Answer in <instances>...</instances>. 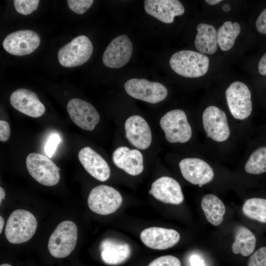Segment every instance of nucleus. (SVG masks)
<instances>
[{
  "label": "nucleus",
  "mask_w": 266,
  "mask_h": 266,
  "mask_svg": "<svg viewBox=\"0 0 266 266\" xmlns=\"http://www.w3.org/2000/svg\"><path fill=\"white\" fill-rule=\"evenodd\" d=\"M169 65L177 74L185 77L196 78L202 76L207 72L209 59L200 53L184 50L173 54Z\"/></svg>",
  "instance_id": "obj_1"
},
{
  "label": "nucleus",
  "mask_w": 266,
  "mask_h": 266,
  "mask_svg": "<svg viewBox=\"0 0 266 266\" xmlns=\"http://www.w3.org/2000/svg\"><path fill=\"white\" fill-rule=\"evenodd\" d=\"M37 226L36 219L31 212L24 209L15 210L7 219L5 237L12 244L24 243L33 236Z\"/></svg>",
  "instance_id": "obj_2"
},
{
  "label": "nucleus",
  "mask_w": 266,
  "mask_h": 266,
  "mask_svg": "<svg viewBox=\"0 0 266 266\" xmlns=\"http://www.w3.org/2000/svg\"><path fill=\"white\" fill-rule=\"evenodd\" d=\"M77 240V228L71 221L60 223L51 234L48 243L50 254L57 258L68 256L74 250Z\"/></svg>",
  "instance_id": "obj_3"
},
{
  "label": "nucleus",
  "mask_w": 266,
  "mask_h": 266,
  "mask_svg": "<svg viewBox=\"0 0 266 266\" xmlns=\"http://www.w3.org/2000/svg\"><path fill=\"white\" fill-rule=\"evenodd\" d=\"M160 125L166 140L172 143H185L192 135V128L186 113L179 109L166 112L160 119Z\"/></svg>",
  "instance_id": "obj_4"
},
{
  "label": "nucleus",
  "mask_w": 266,
  "mask_h": 266,
  "mask_svg": "<svg viewBox=\"0 0 266 266\" xmlns=\"http://www.w3.org/2000/svg\"><path fill=\"white\" fill-rule=\"evenodd\" d=\"M93 50V46L89 38L81 35L74 38L59 50L58 61L62 66L66 67L79 66L89 60Z\"/></svg>",
  "instance_id": "obj_5"
},
{
  "label": "nucleus",
  "mask_w": 266,
  "mask_h": 266,
  "mask_svg": "<svg viewBox=\"0 0 266 266\" xmlns=\"http://www.w3.org/2000/svg\"><path fill=\"white\" fill-rule=\"evenodd\" d=\"M26 164L30 174L41 185L52 186L59 182L60 169L47 157L39 153H31L26 158Z\"/></svg>",
  "instance_id": "obj_6"
},
{
  "label": "nucleus",
  "mask_w": 266,
  "mask_h": 266,
  "mask_svg": "<svg viewBox=\"0 0 266 266\" xmlns=\"http://www.w3.org/2000/svg\"><path fill=\"white\" fill-rule=\"evenodd\" d=\"M122 202L120 193L114 188L105 185H100L92 189L87 200L89 208L102 215L115 212Z\"/></svg>",
  "instance_id": "obj_7"
},
{
  "label": "nucleus",
  "mask_w": 266,
  "mask_h": 266,
  "mask_svg": "<svg viewBox=\"0 0 266 266\" xmlns=\"http://www.w3.org/2000/svg\"><path fill=\"white\" fill-rule=\"evenodd\" d=\"M225 96L231 113L234 118L244 120L250 115L251 94L246 85L238 81L233 82L227 89Z\"/></svg>",
  "instance_id": "obj_8"
},
{
  "label": "nucleus",
  "mask_w": 266,
  "mask_h": 266,
  "mask_svg": "<svg viewBox=\"0 0 266 266\" xmlns=\"http://www.w3.org/2000/svg\"><path fill=\"white\" fill-rule=\"evenodd\" d=\"M124 88L131 97L150 103L161 102L167 95V89L164 85L145 79H130L125 83Z\"/></svg>",
  "instance_id": "obj_9"
},
{
  "label": "nucleus",
  "mask_w": 266,
  "mask_h": 266,
  "mask_svg": "<svg viewBox=\"0 0 266 266\" xmlns=\"http://www.w3.org/2000/svg\"><path fill=\"white\" fill-rule=\"evenodd\" d=\"M40 39L33 31H17L8 34L2 46L8 53L16 56H25L33 52L39 46Z\"/></svg>",
  "instance_id": "obj_10"
},
{
  "label": "nucleus",
  "mask_w": 266,
  "mask_h": 266,
  "mask_svg": "<svg viewBox=\"0 0 266 266\" xmlns=\"http://www.w3.org/2000/svg\"><path fill=\"white\" fill-rule=\"evenodd\" d=\"M202 123L207 137L217 142L228 139L230 131L225 113L218 107L211 105L202 114Z\"/></svg>",
  "instance_id": "obj_11"
},
{
  "label": "nucleus",
  "mask_w": 266,
  "mask_h": 266,
  "mask_svg": "<svg viewBox=\"0 0 266 266\" xmlns=\"http://www.w3.org/2000/svg\"><path fill=\"white\" fill-rule=\"evenodd\" d=\"M67 110L72 122L81 129L93 131L98 124L100 116L96 109L84 100L74 98L67 104Z\"/></svg>",
  "instance_id": "obj_12"
},
{
  "label": "nucleus",
  "mask_w": 266,
  "mask_h": 266,
  "mask_svg": "<svg viewBox=\"0 0 266 266\" xmlns=\"http://www.w3.org/2000/svg\"><path fill=\"white\" fill-rule=\"evenodd\" d=\"M133 45L125 34L114 38L107 46L102 56L103 64L110 68H120L126 65L132 54Z\"/></svg>",
  "instance_id": "obj_13"
},
{
  "label": "nucleus",
  "mask_w": 266,
  "mask_h": 266,
  "mask_svg": "<svg viewBox=\"0 0 266 266\" xmlns=\"http://www.w3.org/2000/svg\"><path fill=\"white\" fill-rule=\"evenodd\" d=\"M183 177L194 185L200 187L210 182L214 177L212 167L205 161L196 158L182 160L179 164Z\"/></svg>",
  "instance_id": "obj_14"
},
{
  "label": "nucleus",
  "mask_w": 266,
  "mask_h": 266,
  "mask_svg": "<svg viewBox=\"0 0 266 266\" xmlns=\"http://www.w3.org/2000/svg\"><path fill=\"white\" fill-rule=\"evenodd\" d=\"M126 136L134 147L141 150L148 148L152 142V133L146 121L139 115H132L125 123Z\"/></svg>",
  "instance_id": "obj_15"
},
{
  "label": "nucleus",
  "mask_w": 266,
  "mask_h": 266,
  "mask_svg": "<svg viewBox=\"0 0 266 266\" xmlns=\"http://www.w3.org/2000/svg\"><path fill=\"white\" fill-rule=\"evenodd\" d=\"M10 102L15 109L31 117H39L45 111L37 95L27 89L21 88L14 91L10 95Z\"/></svg>",
  "instance_id": "obj_16"
},
{
  "label": "nucleus",
  "mask_w": 266,
  "mask_h": 266,
  "mask_svg": "<svg viewBox=\"0 0 266 266\" xmlns=\"http://www.w3.org/2000/svg\"><path fill=\"white\" fill-rule=\"evenodd\" d=\"M140 237L147 247L153 249L165 250L177 244L180 236L174 230L153 227L142 231Z\"/></svg>",
  "instance_id": "obj_17"
},
{
  "label": "nucleus",
  "mask_w": 266,
  "mask_h": 266,
  "mask_svg": "<svg viewBox=\"0 0 266 266\" xmlns=\"http://www.w3.org/2000/svg\"><path fill=\"white\" fill-rule=\"evenodd\" d=\"M148 193L157 200L166 203L177 205L184 200L179 184L168 176H162L156 179L152 184Z\"/></svg>",
  "instance_id": "obj_18"
},
{
  "label": "nucleus",
  "mask_w": 266,
  "mask_h": 266,
  "mask_svg": "<svg viewBox=\"0 0 266 266\" xmlns=\"http://www.w3.org/2000/svg\"><path fill=\"white\" fill-rule=\"evenodd\" d=\"M144 9L149 15L164 23H171L176 16L182 15L185 9L178 0H145Z\"/></svg>",
  "instance_id": "obj_19"
},
{
  "label": "nucleus",
  "mask_w": 266,
  "mask_h": 266,
  "mask_svg": "<svg viewBox=\"0 0 266 266\" xmlns=\"http://www.w3.org/2000/svg\"><path fill=\"white\" fill-rule=\"evenodd\" d=\"M112 161L118 168L128 174L136 176L143 170V157L139 150L126 146L116 148L112 154Z\"/></svg>",
  "instance_id": "obj_20"
},
{
  "label": "nucleus",
  "mask_w": 266,
  "mask_h": 266,
  "mask_svg": "<svg viewBox=\"0 0 266 266\" xmlns=\"http://www.w3.org/2000/svg\"><path fill=\"white\" fill-rule=\"evenodd\" d=\"M78 159L85 169L93 177L100 181L109 179L110 169L105 160L89 147L81 149Z\"/></svg>",
  "instance_id": "obj_21"
},
{
  "label": "nucleus",
  "mask_w": 266,
  "mask_h": 266,
  "mask_svg": "<svg viewBox=\"0 0 266 266\" xmlns=\"http://www.w3.org/2000/svg\"><path fill=\"white\" fill-rule=\"evenodd\" d=\"M100 249L102 261L110 265L124 263L129 259L131 253L129 244L110 238L101 242Z\"/></svg>",
  "instance_id": "obj_22"
},
{
  "label": "nucleus",
  "mask_w": 266,
  "mask_h": 266,
  "mask_svg": "<svg viewBox=\"0 0 266 266\" xmlns=\"http://www.w3.org/2000/svg\"><path fill=\"white\" fill-rule=\"evenodd\" d=\"M197 33L195 40L196 49L201 54L212 55L218 49L217 32L210 25L200 23L197 27Z\"/></svg>",
  "instance_id": "obj_23"
},
{
  "label": "nucleus",
  "mask_w": 266,
  "mask_h": 266,
  "mask_svg": "<svg viewBox=\"0 0 266 266\" xmlns=\"http://www.w3.org/2000/svg\"><path fill=\"white\" fill-rule=\"evenodd\" d=\"M201 207L209 223L215 226L222 223L226 208L219 198L213 194L204 196L201 200Z\"/></svg>",
  "instance_id": "obj_24"
},
{
  "label": "nucleus",
  "mask_w": 266,
  "mask_h": 266,
  "mask_svg": "<svg viewBox=\"0 0 266 266\" xmlns=\"http://www.w3.org/2000/svg\"><path fill=\"white\" fill-rule=\"evenodd\" d=\"M256 244V237L251 231L243 226H240L236 229L234 241L232 245V249L234 254L240 253L243 256H248L254 252Z\"/></svg>",
  "instance_id": "obj_25"
},
{
  "label": "nucleus",
  "mask_w": 266,
  "mask_h": 266,
  "mask_svg": "<svg viewBox=\"0 0 266 266\" xmlns=\"http://www.w3.org/2000/svg\"><path fill=\"white\" fill-rule=\"evenodd\" d=\"M240 32V26L237 22L226 21L218 29V44L224 51L231 49Z\"/></svg>",
  "instance_id": "obj_26"
},
{
  "label": "nucleus",
  "mask_w": 266,
  "mask_h": 266,
  "mask_svg": "<svg viewBox=\"0 0 266 266\" xmlns=\"http://www.w3.org/2000/svg\"><path fill=\"white\" fill-rule=\"evenodd\" d=\"M247 217L261 223H266V199L254 198L246 200L242 206Z\"/></svg>",
  "instance_id": "obj_27"
},
{
  "label": "nucleus",
  "mask_w": 266,
  "mask_h": 266,
  "mask_svg": "<svg viewBox=\"0 0 266 266\" xmlns=\"http://www.w3.org/2000/svg\"><path fill=\"white\" fill-rule=\"evenodd\" d=\"M244 169L247 173L252 174L266 172V146L259 147L251 154Z\"/></svg>",
  "instance_id": "obj_28"
},
{
  "label": "nucleus",
  "mask_w": 266,
  "mask_h": 266,
  "mask_svg": "<svg viewBox=\"0 0 266 266\" xmlns=\"http://www.w3.org/2000/svg\"><path fill=\"white\" fill-rule=\"evenodd\" d=\"M14 5L19 13L27 15L35 10L39 3L38 0H14Z\"/></svg>",
  "instance_id": "obj_29"
},
{
  "label": "nucleus",
  "mask_w": 266,
  "mask_h": 266,
  "mask_svg": "<svg viewBox=\"0 0 266 266\" xmlns=\"http://www.w3.org/2000/svg\"><path fill=\"white\" fill-rule=\"evenodd\" d=\"M247 266H266V247L257 250L250 257Z\"/></svg>",
  "instance_id": "obj_30"
},
{
  "label": "nucleus",
  "mask_w": 266,
  "mask_h": 266,
  "mask_svg": "<svg viewBox=\"0 0 266 266\" xmlns=\"http://www.w3.org/2000/svg\"><path fill=\"white\" fill-rule=\"evenodd\" d=\"M93 0H68L69 8L77 14L85 13L92 5Z\"/></svg>",
  "instance_id": "obj_31"
},
{
  "label": "nucleus",
  "mask_w": 266,
  "mask_h": 266,
  "mask_svg": "<svg viewBox=\"0 0 266 266\" xmlns=\"http://www.w3.org/2000/svg\"><path fill=\"white\" fill-rule=\"evenodd\" d=\"M148 266H181V263L176 257L166 255L155 259Z\"/></svg>",
  "instance_id": "obj_32"
},
{
  "label": "nucleus",
  "mask_w": 266,
  "mask_h": 266,
  "mask_svg": "<svg viewBox=\"0 0 266 266\" xmlns=\"http://www.w3.org/2000/svg\"><path fill=\"white\" fill-rule=\"evenodd\" d=\"M60 142L61 138L58 134L53 133L49 136L44 147L45 153L48 157H52Z\"/></svg>",
  "instance_id": "obj_33"
},
{
  "label": "nucleus",
  "mask_w": 266,
  "mask_h": 266,
  "mask_svg": "<svg viewBox=\"0 0 266 266\" xmlns=\"http://www.w3.org/2000/svg\"><path fill=\"white\" fill-rule=\"evenodd\" d=\"M256 27L260 33L266 34V8L262 11L257 19Z\"/></svg>",
  "instance_id": "obj_34"
},
{
  "label": "nucleus",
  "mask_w": 266,
  "mask_h": 266,
  "mask_svg": "<svg viewBox=\"0 0 266 266\" xmlns=\"http://www.w3.org/2000/svg\"><path fill=\"white\" fill-rule=\"evenodd\" d=\"M10 135V129L8 123L4 120L0 121V140L6 141Z\"/></svg>",
  "instance_id": "obj_35"
},
{
  "label": "nucleus",
  "mask_w": 266,
  "mask_h": 266,
  "mask_svg": "<svg viewBox=\"0 0 266 266\" xmlns=\"http://www.w3.org/2000/svg\"><path fill=\"white\" fill-rule=\"evenodd\" d=\"M189 261L191 266H206L203 259L197 254L192 255Z\"/></svg>",
  "instance_id": "obj_36"
},
{
  "label": "nucleus",
  "mask_w": 266,
  "mask_h": 266,
  "mask_svg": "<svg viewBox=\"0 0 266 266\" xmlns=\"http://www.w3.org/2000/svg\"><path fill=\"white\" fill-rule=\"evenodd\" d=\"M258 71L262 75H266V53L262 57L259 62Z\"/></svg>",
  "instance_id": "obj_37"
},
{
  "label": "nucleus",
  "mask_w": 266,
  "mask_h": 266,
  "mask_svg": "<svg viewBox=\"0 0 266 266\" xmlns=\"http://www.w3.org/2000/svg\"><path fill=\"white\" fill-rule=\"evenodd\" d=\"M5 196V192L4 189L0 187V204L1 203L2 200L4 199Z\"/></svg>",
  "instance_id": "obj_38"
},
{
  "label": "nucleus",
  "mask_w": 266,
  "mask_h": 266,
  "mask_svg": "<svg viewBox=\"0 0 266 266\" xmlns=\"http://www.w3.org/2000/svg\"><path fill=\"white\" fill-rule=\"evenodd\" d=\"M205 1L207 3L211 5H214L219 3V2L222 1V0H205Z\"/></svg>",
  "instance_id": "obj_39"
},
{
  "label": "nucleus",
  "mask_w": 266,
  "mask_h": 266,
  "mask_svg": "<svg viewBox=\"0 0 266 266\" xmlns=\"http://www.w3.org/2000/svg\"><path fill=\"white\" fill-rule=\"evenodd\" d=\"M222 9L224 12H227L231 9V6L229 3H225L222 7Z\"/></svg>",
  "instance_id": "obj_40"
},
{
  "label": "nucleus",
  "mask_w": 266,
  "mask_h": 266,
  "mask_svg": "<svg viewBox=\"0 0 266 266\" xmlns=\"http://www.w3.org/2000/svg\"><path fill=\"white\" fill-rule=\"evenodd\" d=\"M4 221L3 217L1 216H0V233H1L2 232V230L3 227V225H4Z\"/></svg>",
  "instance_id": "obj_41"
},
{
  "label": "nucleus",
  "mask_w": 266,
  "mask_h": 266,
  "mask_svg": "<svg viewBox=\"0 0 266 266\" xmlns=\"http://www.w3.org/2000/svg\"><path fill=\"white\" fill-rule=\"evenodd\" d=\"M0 266H11L8 264H1Z\"/></svg>",
  "instance_id": "obj_42"
}]
</instances>
